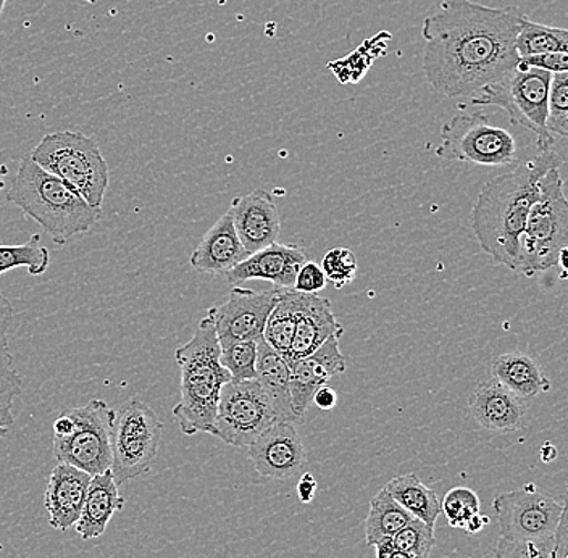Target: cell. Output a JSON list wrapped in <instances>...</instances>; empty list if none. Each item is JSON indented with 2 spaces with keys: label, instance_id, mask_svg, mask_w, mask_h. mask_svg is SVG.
Wrapping results in <instances>:
<instances>
[{
  "label": "cell",
  "instance_id": "6da1fadb",
  "mask_svg": "<svg viewBox=\"0 0 568 558\" xmlns=\"http://www.w3.org/2000/svg\"><path fill=\"white\" fill-rule=\"evenodd\" d=\"M527 13L520 7L443 0L422 24L424 73L444 98L471 95L517 67L515 39Z\"/></svg>",
  "mask_w": 568,
  "mask_h": 558
},
{
  "label": "cell",
  "instance_id": "7a4b0ae2",
  "mask_svg": "<svg viewBox=\"0 0 568 558\" xmlns=\"http://www.w3.org/2000/svg\"><path fill=\"white\" fill-rule=\"evenodd\" d=\"M560 163L562 159L556 152H539L513 172L488 181L479 191L471 212V227L479 247L497 265L517 270L521 234L538 197L539 180Z\"/></svg>",
  "mask_w": 568,
  "mask_h": 558
},
{
  "label": "cell",
  "instance_id": "3957f363",
  "mask_svg": "<svg viewBox=\"0 0 568 558\" xmlns=\"http://www.w3.org/2000/svg\"><path fill=\"white\" fill-rule=\"evenodd\" d=\"M7 187V202L33 220L55 244H67L88 233L101 220L102 210L91 207L69 183L42 170L33 159H21Z\"/></svg>",
  "mask_w": 568,
  "mask_h": 558
},
{
  "label": "cell",
  "instance_id": "277c9868",
  "mask_svg": "<svg viewBox=\"0 0 568 558\" xmlns=\"http://www.w3.org/2000/svg\"><path fill=\"white\" fill-rule=\"evenodd\" d=\"M220 352L215 325L209 315L199 322L194 336L175 351L181 399L173 408V417L183 435H212L220 393L231 382L230 373L220 364Z\"/></svg>",
  "mask_w": 568,
  "mask_h": 558
},
{
  "label": "cell",
  "instance_id": "5b68a950",
  "mask_svg": "<svg viewBox=\"0 0 568 558\" xmlns=\"http://www.w3.org/2000/svg\"><path fill=\"white\" fill-rule=\"evenodd\" d=\"M538 187V197L528 213L521 234L515 270L527 278L557 266L568 243V204L560 166L546 172Z\"/></svg>",
  "mask_w": 568,
  "mask_h": 558
},
{
  "label": "cell",
  "instance_id": "8992f818",
  "mask_svg": "<svg viewBox=\"0 0 568 558\" xmlns=\"http://www.w3.org/2000/svg\"><path fill=\"white\" fill-rule=\"evenodd\" d=\"M30 158L80 192L91 207L102 210L110 170L94 138L77 131H57L42 138Z\"/></svg>",
  "mask_w": 568,
  "mask_h": 558
},
{
  "label": "cell",
  "instance_id": "52a82bcc",
  "mask_svg": "<svg viewBox=\"0 0 568 558\" xmlns=\"http://www.w3.org/2000/svg\"><path fill=\"white\" fill-rule=\"evenodd\" d=\"M550 78L548 71L531 69L518 60L506 77L479 89L471 104L506 110L510 122L535 134L539 151H550L554 136L546 128Z\"/></svg>",
  "mask_w": 568,
  "mask_h": 558
},
{
  "label": "cell",
  "instance_id": "ba28073f",
  "mask_svg": "<svg viewBox=\"0 0 568 558\" xmlns=\"http://www.w3.org/2000/svg\"><path fill=\"white\" fill-rule=\"evenodd\" d=\"M67 414L73 426L69 435L53 436V457L59 464H69L91 476L110 470L116 412L105 400L92 399Z\"/></svg>",
  "mask_w": 568,
  "mask_h": 558
},
{
  "label": "cell",
  "instance_id": "9c48e42d",
  "mask_svg": "<svg viewBox=\"0 0 568 558\" xmlns=\"http://www.w3.org/2000/svg\"><path fill=\"white\" fill-rule=\"evenodd\" d=\"M436 155L449 162L479 166H506L518 158L510 131L495 126L483 113H457L442 128Z\"/></svg>",
  "mask_w": 568,
  "mask_h": 558
},
{
  "label": "cell",
  "instance_id": "30bf717a",
  "mask_svg": "<svg viewBox=\"0 0 568 558\" xmlns=\"http://www.w3.org/2000/svg\"><path fill=\"white\" fill-rule=\"evenodd\" d=\"M163 423L148 404L131 399L112 429V475L116 485L145 475L158 460Z\"/></svg>",
  "mask_w": 568,
  "mask_h": 558
},
{
  "label": "cell",
  "instance_id": "8fae6325",
  "mask_svg": "<svg viewBox=\"0 0 568 558\" xmlns=\"http://www.w3.org/2000/svg\"><path fill=\"white\" fill-rule=\"evenodd\" d=\"M282 422L275 405L257 379L223 386L213 422L212 436L233 447H248L270 426Z\"/></svg>",
  "mask_w": 568,
  "mask_h": 558
},
{
  "label": "cell",
  "instance_id": "7c38bea8",
  "mask_svg": "<svg viewBox=\"0 0 568 558\" xmlns=\"http://www.w3.org/2000/svg\"><path fill=\"white\" fill-rule=\"evenodd\" d=\"M500 538L514 541H545L552 538L559 526L564 504L548 494L539 493L536 485H525L513 493L500 494L493 503Z\"/></svg>",
  "mask_w": 568,
  "mask_h": 558
},
{
  "label": "cell",
  "instance_id": "4fadbf2b",
  "mask_svg": "<svg viewBox=\"0 0 568 558\" xmlns=\"http://www.w3.org/2000/svg\"><path fill=\"white\" fill-rule=\"evenodd\" d=\"M282 287L268 291L233 287L222 305H213L207 315L215 325L220 346H229L237 341H261L268 315L278 302Z\"/></svg>",
  "mask_w": 568,
  "mask_h": 558
},
{
  "label": "cell",
  "instance_id": "5bb4252c",
  "mask_svg": "<svg viewBox=\"0 0 568 558\" xmlns=\"http://www.w3.org/2000/svg\"><path fill=\"white\" fill-rule=\"evenodd\" d=\"M258 475L272 479H291L307 465L304 443L293 423L278 422L247 447Z\"/></svg>",
  "mask_w": 568,
  "mask_h": 558
},
{
  "label": "cell",
  "instance_id": "9a60e30c",
  "mask_svg": "<svg viewBox=\"0 0 568 558\" xmlns=\"http://www.w3.org/2000/svg\"><path fill=\"white\" fill-rule=\"evenodd\" d=\"M229 213L241 244L248 255L275 244L282 230L280 210L264 190L252 191L231 201Z\"/></svg>",
  "mask_w": 568,
  "mask_h": 558
},
{
  "label": "cell",
  "instance_id": "2e32d148",
  "mask_svg": "<svg viewBox=\"0 0 568 558\" xmlns=\"http://www.w3.org/2000/svg\"><path fill=\"white\" fill-rule=\"evenodd\" d=\"M530 402L507 389L497 379L479 383L468 397V412L483 428L493 433H515L527 423Z\"/></svg>",
  "mask_w": 568,
  "mask_h": 558
},
{
  "label": "cell",
  "instance_id": "e0dca14e",
  "mask_svg": "<svg viewBox=\"0 0 568 558\" xmlns=\"http://www.w3.org/2000/svg\"><path fill=\"white\" fill-rule=\"evenodd\" d=\"M290 367L293 410L302 422L320 387L346 372V358L341 354L339 337H329L314 354L294 362Z\"/></svg>",
  "mask_w": 568,
  "mask_h": 558
},
{
  "label": "cell",
  "instance_id": "ac0fdd59",
  "mask_svg": "<svg viewBox=\"0 0 568 558\" xmlns=\"http://www.w3.org/2000/svg\"><path fill=\"white\" fill-rule=\"evenodd\" d=\"M305 262V251L300 245L275 243L248 255L246 261L226 273L225 278L231 284L252 280L270 281L275 287L291 290Z\"/></svg>",
  "mask_w": 568,
  "mask_h": 558
},
{
  "label": "cell",
  "instance_id": "d6986e66",
  "mask_svg": "<svg viewBox=\"0 0 568 558\" xmlns=\"http://www.w3.org/2000/svg\"><path fill=\"white\" fill-rule=\"evenodd\" d=\"M92 476L69 464L53 468L44 494L49 525L57 531H69L80 520Z\"/></svg>",
  "mask_w": 568,
  "mask_h": 558
},
{
  "label": "cell",
  "instance_id": "ffe728a7",
  "mask_svg": "<svg viewBox=\"0 0 568 558\" xmlns=\"http://www.w3.org/2000/svg\"><path fill=\"white\" fill-rule=\"evenodd\" d=\"M344 328L336 319L332 302L318 294L301 293L300 314H297L296 332L291 344L287 364L314 354L329 337L343 336Z\"/></svg>",
  "mask_w": 568,
  "mask_h": 558
},
{
  "label": "cell",
  "instance_id": "44dd1931",
  "mask_svg": "<svg viewBox=\"0 0 568 558\" xmlns=\"http://www.w3.org/2000/svg\"><path fill=\"white\" fill-rule=\"evenodd\" d=\"M247 257L246 248L241 244L234 230L233 220L226 212L202 237L201 243L191 254L190 263L195 272L225 276Z\"/></svg>",
  "mask_w": 568,
  "mask_h": 558
},
{
  "label": "cell",
  "instance_id": "7402d4cb",
  "mask_svg": "<svg viewBox=\"0 0 568 558\" xmlns=\"http://www.w3.org/2000/svg\"><path fill=\"white\" fill-rule=\"evenodd\" d=\"M123 507L124 499L113 479L112 470L94 475L89 483L87 503L74 529L84 541L101 538L113 515Z\"/></svg>",
  "mask_w": 568,
  "mask_h": 558
},
{
  "label": "cell",
  "instance_id": "603a6c76",
  "mask_svg": "<svg viewBox=\"0 0 568 558\" xmlns=\"http://www.w3.org/2000/svg\"><path fill=\"white\" fill-rule=\"evenodd\" d=\"M491 369L493 378L527 402L550 389L549 378L538 362L524 352H507L499 355L493 362Z\"/></svg>",
  "mask_w": 568,
  "mask_h": 558
},
{
  "label": "cell",
  "instance_id": "cb8c5ba5",
  "mask_svg": "<svg viewBox=\"0 0 568 558\" xmlns=\"http://www.w3.org/2000/svg\"><path fill=\"white\" fill-rule=\"evenodd\" d=\"M255 379L268 394L276 414L282 422H300L293 410L291 400V367L286 358L273 351L265 343L264 337L258 341L257 364H255Z\"/></svg>",
  "mask_w": 568,
  "mask_h": 558
},
{
  "label": "cell",
  "instance_id": "d4e9b609",
  "mask_svg": "<svg viewBox=\"0 0 568 558\" xmlns=\"http://www.w3.org/2000/svg\"><path fill=\"white\" fill-rule=\"evenodd\" d=\"M12 322V304L0 294V440L6 439L10 426L16 422L13 402L23 389V382L9 347V329Z\"/></svg>",
  "mask_w": 568,
  "mask_h": 558
},
{
  "label": "cell",
  "instance_id": "484cf974",
  "mask_svg": "<svg viewBox=\"0 0 568 558\" xmlns=\"http://www.w3.org/2000/svg\"><path fill=\"white\" fill-rule=\"evenodd\" d=\"M385 489L412 517L435 528L436 520L443 514L442 499L435 490L424 485L415 473L396 476Z\"/></svg>",
  "mask_w": 568,
  "mask_h": 558
},
{
  "label": "cell",
  "instance_id": "4316f807",
  "mask_svg": "<svg viewBox=\"0 0 568 558\" xmlns=\"http://www.w3.org/2000/svg\"><path fill=\"white\" fill-rule=\"evenodd\" d=\"M412 520L414 517L389 496L388 490L383 488L371 500V511L365 520L367 546L376 547L378 544L390 541Z\"/></svg>",
  "mask_w": 568,
  "mask_h": 558
},
{
  "label": "cell",
  "instance_id": "83f0119b",
  "mask_svg": "<svg viewBox=\"0 0 568 558\" xmlns=\"http://www.w3.org/2000/svg\"><path fill=\"white\" fill-rule=\"evenodd\" d=\"M300 291L283 290L272 314L266 319L264 341L284 358L290 357L291 344L296 332L297 314H300Z\"/></svg>",
  "mask_w": 568,
  "mask_h": 558
},
{
  "label": "cell",
  "instance_id": "f1b7e54d",
  "mask_svg": "<svg viewBox=\"0 0 568 558\" xmlns=\"http://www.w3.org/2000/svg\"><path fill=\"white\" fill-rule=\"evenodd\" d=\"M515 51L518 53V59L542 55V53H567L568 31L564 28L535 23L530 18L525 17L520 33L515 39Z\"/></svg>",
  "mask_w": 568,
  "mask_h": 558
},
{
  "label": "cell",
  "instance_id": "f546056e",
  "mask_svg": "<svg viewBox=\"0 0 568 558\" xmlns=\"http://www.w3.org/2000/svg\"><path fill=\"white\" fill-rule=\"evenodd\" d=\"M51 265L49 248L41 244L38 233L31 234L24 244L0 245V275L12 270H28L31 276H41Z\"/></svg>",
  "mask_w": 568,
  "mask_h": 558
},
{
  "label": "cell",
  "instance_id": "4dcf8cb0",
  "mask_svg": "<svg viewBox=\"0 0 568 558\" xmlns=\"http://www.w3.org/2000/svg\"><path fill=\"white\" fill-rule=\"evenodd\" d=\"M220 347V364L226 368L233 382L255 379L258 341H237Z\"/></svg>",
  "mask_w": 568,
  "mask_h": 558
},
{
  "label": "cell",
  "instance_id": "1f68e13d",
  "mask_svg": "<svg viewBox=\"0 0 568 558\" xmlns=\"http://www.w3.org/2000/svg\"><path fill=\"white\" fill-rule=\"evenodd\" d=\"M389 542L394 549L400 550L412 558H429L436 542L435 528L414 518Z\"/></svg>",
  "mask_w": 568,
  "mask_h": 558
},
{
  "label": "cell",
  "instance_id": "d6a6232c",
  "mask_svg": "<svg viewBox=\"0 0 568 558\" xmlns=\"http://www.w3.org/2000/svg\"><path fill=\"white\" fill-rule=\"evenodd\" d=\"M546 128L552 136H568V73H556L550 78L548 120Z\"/></svg>",
  "mask_w": 568,
  "mask_h": 558
},
{
  "label": "cell",
  "instance_id": "836d02e7",
  "mask_svg": "<svg viewBox=\"0 0 568 558\" xmlns=\"http://www.w3.org/2000/svg\"><path fill=\"white\" fill-rule=\"evenodd\" d=\"M442 511L453 528L464 529L468 520L479 514L477 493L464 486L450 489L442 500Z\"/></svg>",
  "mask_w": 568,
  "mask_h": 558
},
{
  "label": "cell",
  "instance_id": "e575fe53",
  "mask_svg": "<svg viewBox=\"0 0 568 558\" xmlns=\"http://www.w3.org/2000/svg\"><path fill=\"white\" fill-rule=\"evenodd\" d=\"M322 270L326 281L337 290H343L347 284L353 283L357 275V257L351 248L336 247L326 252L322 261Z\"/></svg>",
  "mask_w": 568,
  "mask_h": 558
},
{
  "label": "cell",
  "instance_id": "d590c367",
  "mask_svg": "<svg viewBox=\"0 0 568 558\" xmlns=\"http://www.w3.org/2000/svg\"><path fill=\"white\" fill-rule=\"evenodd\" d=\"M554 536L545 541H514L500 538L493 558H550Z\"/></svg>",
  "mask_w": 568,
  "mask_h": 558
},
{
  "label": "cell",
  "instance_id": "8d00e7d4",
  "mask_svg": "<svg viewBox=\"0 0 568 558\" xmlns=\"http://www.w3.org/2000/svg\"><path fill=\"white\" fill-rule=\"evenodd\" d=\"M326 283L328 281H326L322 266L315 262H305L297 272L293 290L304 294H317L325 290Z\"/></svg>",
  "mask_w": 568,
  "mask_h": 558
},
{
  "label": "cell",
  "instance_id": "74e56055",
  "mask_svg": "<svg viewBox=\"0 0 568 558\" xmlns=\"http://www.w3.org/2000/svg\"><path fill=\"white\" fill-rule=\"evenodd\" d=\"M520 62L531 69L548 71L550 74L568 71V53H542V55L525 57Z\"/></svg>",
  "mask_w": 568,
  "mask_h": 558
},
{
  "label": "cell",
  "instance_id": "f35d334b",
  "mask_svg": "<svg viewBox=\"0 0 568 558\" xmlns=\"http://www.w3.org/2000/svg\"><path fill=\"white\" fill-rule=\"evenodd\" d=\"M317 479L314 478L312 473H304L297 483V496H300L302 504H311L317 496Z\"/></svg>",
  "mask_w": 568,
  "mask_h": 558
},
{
  "label": "cell",
  "instance_id": "ab89813d",
  "mask_svg": "<svg viewBox=\"0 0 568 558\" xmlns=\"http://www.w3.org/2000/svg\"><path fill=\"white\" fill-rule=\"evenodd\" d=\"M312 404L317 405L322 410H332L337 404L336 390L329 387L328 384H325V386L320 387L317 393H315Z\"/></svg>",
  "mask_w": 568,
  "mask_h": 558
},
{
  "label": "cell",
  "instance_id": "60d3db41",
  "mask_svg": "<svg viewBox=\"0 0 568 558\" xmlns=\"http://www.w3.org/2000/svg\"><path fill=\"white\" fill-rule=\"evenodd\" d=\"M489 524V517H486V515L477 514L474 515V517L468 520V524L465 525V531L468 532V535H478L479 531H483L485 529V526Z\"/></svg>",
  "mask_w": 568,
  "mask_h": 558
},
{
  "label": "cell",
  "instance_id": "b9f144b4",
  "mask_svg": "<svg viewBox=\"0 0 568 558\" xmlns=\"http://www.w3.org/2000/svg\"><path fill=\"white\" fill-rule=\"evenodd\" d=\"M539 455H541V460L545 461V464H550V461L556 460L559 453H557L556 446H552L550 443H545L541 446V453H539Z\"/></svg>",
  "mask_w": 568,
  "mask_h": 558
},
{
  "label": "cell",
  "instance_id": "7bdbcfd3",
  "mask_svg": "<svg viewBox=\"0 0 568 558\" xmlns=\"http://www.w3.org/2000/svg\"><path fill=\"white\" fill-rule=\"evenodd\" d=\"M7 175H9V166H0V190H6V183H3L2 177Z\"/></svg>",
  "mask_w": 568,
  "mask_h": 558
},
{
  "label": "cell",
  "instance_id": "ee69618b",
  "mask_svg": "<svg viewBox=\"0 0 568 558\" xmlns=\"http://www.w3.org/2000/svg\"><path fill=\"white\" fill-rule=\"evenodd\" d=\"M7 0H0V16H2L3 7H6Z\"/></svg>",
  "mask_w": 568,
  "mask_h": 558
}]
</instances>
